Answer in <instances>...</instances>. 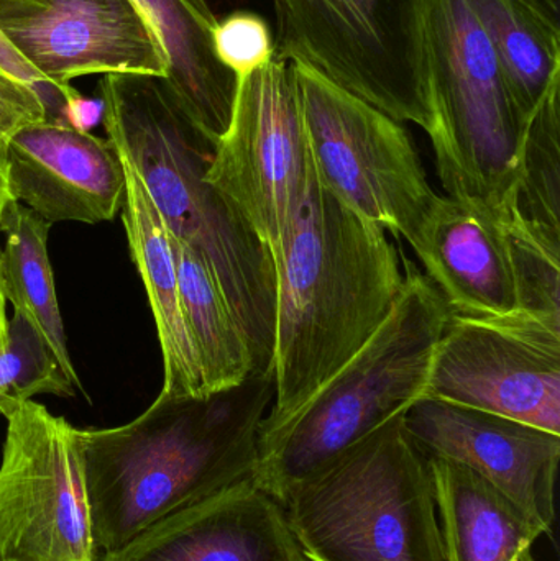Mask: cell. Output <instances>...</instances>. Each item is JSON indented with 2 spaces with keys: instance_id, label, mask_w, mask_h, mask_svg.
<instances>
[{
  "instance_id": "obj_18",
  "label": "cell",
  "mask_w": 560,
  "mask_h": 561,
  "mask_svg": "<svg viewBox=\"0 0 560 561\" xmlns=\"http://www.w3.org/2000/svg\"><path fill=\"white\" fill-rule=\"evenodd\" d=\"M167 55V84L194 127L216 147L232 121L237 76L219 61L207 0H134Z\"/></svg>"
},
{
  "instance_id": "obj_29",
  "label": "cell",
  "mask_w": 560,
  "mask_h": 561,
  "mask_svg": "<svg viewBox=\"0 0 560 561\" xmlns=\"http://www.w3.org/2000/svg\"><path fill=\"white\" fill-rule=\"evenodd\" d=\"M104 105L101 99H89L79 94L72 85L65 89V102H62L61 121L59 124L68 125L78 131L91 134L92 128L102 124Z\"/></svg>"
},
{
  "instance_id": "obj_32",
  "label": "cell",
  "mask_w": 560,
  "mask_h": 561,
  "mask_svg": "<svg viewBox=\"0 0 560 561\" xmlns=\"http://www.w3.org/2000/svg\"><path fill=\"white\" fill-rule=\"evenodd\" d=\"M515 561H536L535 557H533L532 550H528V552L522 553V556L518 557Z\"/></svg>"
},
{
  "instance_id": "obj_21",
  "label": "cell",
  "mask_w": 560,
  "mask_h": 561,
  "mask_svg": "<svg viewBox=\"0 0 560 561\" xmlns=\"http://www.w3.org/2000/svg\"><path fill=\"white\" fill-rule=\"evenodd\" d=\"M171 245L176 259L181 309L199 358L206 391L233 388L256 373L245 333L203 260L173 237Z\"/></svg>"
},
{
  "instance_id": "obj_19",
  "label": "cell",
  "mask_w": 560,
  "mask_h": 561,
  "mask_svg": "<svg viewBox=\"0 0 560 561\" xmlns=\"http://www.w3.org/2000/svg\"><path fill=\"white\" fill-rule=\"evenodd\" d=\"M444 561H515L546 534L508 494L457 461L430 457Z\"/></svg>"
},
{
  "instance_id": "obj_27",
  "label": "cell",
  "mask_w": 560,
  "mask_h": 561,
  "mask_svg": "<svg viewBox=\"0 0 560 561\" xmlns=\"http://www.w3.org/2000/svg\"><path fill=\"white\" fill-rule=\"evenodd\" d=\"M46 121V108L35 89L0 69V154L10 138L26 125Z\"/></svg>"
},
{
  "instance_id": "obj_6",
  "label": "cell",
  "mask_w": 560,
  "mask_h": 561,
  "mask_svg": "<svg viewBox=\"0 0 560 561\" xmlns=\"http://www.w3.org/2000/svg\"><path fill=\"white\" fill-rule=\"evenodd\" d=\"M434 0H273L276 56L393 121L434 134L427 25Z\"/></svg>"
},
{
  "instance_id": "obj_23",
  "label": "cell",
  "mask_w": 560,
  "mask_h": 561,
  "mask_svg": "<svg viewBox=\"0 0 560 561\" xmlns=\"http://www.w3.org/2000/svg\"><path fill=\"white\" fill-rule=\"evenodd\" d=\"M499 217L560 237V75L526 117Z\"/></svg>"
},
{
  "instance_id": "obj_5",
  "label": "cell",
  "mask_w": 560,
  "mask_h": 561,
  "mask_svg": "<svg viewBox=\"0 0 560 561\" xmlns=\"http://www.w3.org/2000/svg\"><path fill=\"white\" fill-rule=\"evenodd\" d=\"M388 422L299 484L283 510L311 561H444L430 457Z\"/></svg>"
},
{
  "instance_id": "obj_30",
  "label": "cell",
  "mask_w": 560,
  "mask_h": 561,
  "mask_svg": "<svg viewBox=\"0 0 560 561\" xmlns=\"http://www.w3.org/2000/svg\"><path fill=\"white\" fill-rule=\"evenodd\" d=\"M526 5L535 9L539 15L560 28V0H522Z\"/></svg>"
},
{
  "instance_id": "obj_9",
  "label": "cell",
  "mask_w": 560,
  "mask_h": 561,
  "mask_svg": "<svg viewBox=\"0 0 560 561\" xmlns=\"http://www.w3.org/2000/svg\"><path fill=\"white\" fill-rule=\"evenodd\" d=\"M232 121L214 148L206 180L278 255L301 209L312 161L293 65L275 58L237 78Z\"/></svg>"
},
{
  "instance_id": "obj_17",
  "label": "cell",
  "mask_w": 560,
  "mask_h": 561,
  "mask_svg": "<svg viewBox=\"0 0 560 561\" xmlns=\"http://www.w3.org/2000/svg\"><path fill=\"white\" fill-rule=\"evenodd\" d=\"M121 160L125 170L122 222L132 260L150 300L163 358V388L158 396L187 398L207 394L199 358L181 309L176 259L170 233L137 171L125 158L121 157Z\"/></svg>"
},
{
  "instance_id": "obj_31",
  "label": "cell",
  "mask_w": 560,
  "mask_h": 561,
  "mask_svg": "<svg viewBox=\"0 0 560 561\" xmlns=\"http://www.w3.org/2000/svg\"><path fill=\"white\" fill-rule=\"evenodd\" d=\"M12 196H10L9 181H7V164L5 158L0 154V206L5 207L10 203Z\"/></svg>"
},
{
  "instance_id": "obj_7",
  "label": "cell",
  "mask_w": 560,
  "mask_h": 561,
  "mask_svg": "<svg viewBox=\"0 0 560 561\" xmlns=\"http://www.w3.org/2000/svg\"><path fill=\"white\" fill-rule=\"evenodd\" d=\"M427 46L437 176L446 196L499 216L526 117L466 0H434Z\"/></svg>"
},
{
  "instance_id": "obj_16",
  "label": "cell",
  "mask_w": 560,
  "mask_h": 561,
  "mask_svg": "<svg viewBox=\"0 0 560 561\" xmlns=\"http://www.w3.org/2000/svg\"><path fill=\"white\" fill-rule=\"evenodd\" d=\"M408 243L450 316H518L512 253L502 220L492 210L456 197L437 196Z\"/></svg>"
},
{
  "instance_id": "obj_14",
  "label": "cell",
  "mask_w": 560,
  "mask_h": 561,
  "mask_svg": "<svg viewBox=\"0 0 560 561\" xmlns=\"http://www.w3.org/2000/svg\"><path fill=\"white\" fill-rule=\"evenodd\" d=\"M5 164L12 199L52 226L107 222L122 209L124 163L108 138L36 122L10 138Z\"/></svg>"
},
{
  "instance_id": "obj_26",
  "label": "cell",
  "mask_w": 560,
  "mask_h": 561,
  "mask_svg": "<svg viewBox=\"0 0 560 561\" xmlns=\"http://www.w3.org/2000/svg\"><path fill=\"white\" fill-rule=\"evenodd\" d=\"M214 48L219 61L237 78L263 68L276 55L268 23L250 12H236L217 22Z\"/></svg>"
},
{
  "instance_id": "obj_13",
  "label": "cell",
  "mask_w": 560,
  "mask_h": 561,
  "mask_svg": "<svg viewBox=\"0 0 560 561\" xmlns=\"http://www.w3.org/2000/svg\"><path fill=\"white\" fill-rule=\"evenodd\" d=\"M403 421L427 457L476 471L552 533L560 435L439 399L414 402Z\"/></svg>"
},
{
  "instance_id": "obj_4",
  "label": "cell",
  "mask_w": 560,
  "mask_h": 561,
  "mask_svg": "<svg viewBox=\"0 0 560 561\" xmlns=\"http://www.w3.org/2000/svg\"><path fill=\"white\" fill-rule=\"evenodd\" d=\"M380 329L288 421L260 428L253 483L285 504L332 460L423 399L449 319L443 296L411 260Z\"/></svg>"
},
{
  "instance_id": "obj_3",
  "label": "cell",
  "mask_w": 560,
  "mask_h": 561,
  "mask_svg": "<svg viewBox=\"0 0 560 561\" xmlns=\"http://www.w3.org/2000/svg\"><path fill=\"white\" fill-rule=\"evenodd\" d=\"M99 99L108 140L137 171L168 233L190 247L216 279L245 333L256 373L273 375L275 262L239 210L206 180L216 147L160 76H102Z\"/></svg>"
},
{
  "instance_id": "obj_11",
  "label": "cell",
  "mask_w": 560,
  "mask_h": 561,
  "mask_svg": "<svg viewBox=\"0 0 560 561\" xmlns=\"http://www.w3.org/2000/svg\"><path fill=\"white\" fill-rule=\"evenodd\" d=\"M423 398L560 435V332L525 316H450Z\"/></svg>"
},
{
  "instance_id": "obj_20",
  "label": "cell",
  "mask_w": 560,
  "mask_h": 561,
  "mask_svg": "<svg viewBox=\"0 0 560 561\" xmlns=\"http://www.w3.org/2000/svg\"><path fill=\"white\" fill-rule=\"evenodd\" d=\"M52 224L16 201H10L0 216V275L3 296L52 350L66 378L82 392L81 379L69 355L48 255Z\"/></svg>"
},
{
  "instance_id": "obj_15",
  "label": "cell",
  "mask_w": 560,
  "mask_h": 561,
  "mask_svg": "<svg viewBox=\"0 0 560 561\" xmlns=\"http://www.w3.org/2000/svg\"><path fill=\"white\" fill-rule=\"evenodd\" d=\"M98 561H311L253 480L158 520Z\"/></svg>"
},
{
  "instance_id": "obj_28",
  "label": "cell",
  "mask_w": 560,
  "mask_h": 561,
  "mask_svg": "<svg viewBox=\"0 0 560 561\" xmlns=\"http://www.w3.org/2000/svg\"><path fill=\"white\" fill-rule=\"evenodd\" d=\"M0 69L5 71L12 78L25 82L30 88L35 89L36 94L42 98L43 105L46 108V121L56 122L59 124L61 121L62 102L65 95L59 89L53 88L35 68L28 65L15 49L10 46V43L3 38L0 33Z\"/></svg>"
},
{
  "instance_id": "obj_10",
  "label": "cell",
  "mask_w": 560,
  "mask_h": 561,
  "mask_svg": "<svg viewBox=\"0 0 560 561\" xmlns=\"http://www.w3.org/2000/svg\"><path fill=\"white\" fill-rule=\"evenodd\" d=\"M5 421L0 561H98L78 428L32 399Z\"/></svg>"
},
{
  "instance_id": "obj_25",
  "label": "cell",
  "mask_w": 560,
  "mask_h": 561,
  "mask_svg": "<svg viewBox=\"0 0 560 561\" xmlns=\"http://www.w3.org/2000/svg\"><path fill=\"white\" fill-rule=\"evenodd\" d=\"M78 389L59 368L52 350L20 313L9 322V343L0 350V415L38 394L75 398Z\"/></svg>"
},
{
  "instance_id": "obj_8",
  "label": "cell",
  "mask_w": 560,
  "mask_h": 561,
  "mask_svg": "<svg viewBox=\"0 0 560 561\" xmlns=\"http://www.w3.org/2000/svg\"><path fill=\"white\" fill-rule=\"evenodd\" d=\"M292 65L316 176L362 219L410 242L437 197L410 131L309 66Z\"/></svg>"
},
{
  "instance_id": "obj_12",
  "label": "cell",
  "mask_w": 560,
  "mask_h": 561,
  "mask_svg": "<svg viewBox=\"0 0 560 561\" xmlns=\"http://www.w3.org/2000/svg\"><path fill=\"white\" fill-rule=\"evenodd\" d=\"M0 33L62 94L81 76L167 78L163 46L134 0H0Z\"/></svg>"
},
{
  "instance_id": "obj_2",
  "label": "cell",
  "mask_w": 560,
  "mask_h": 561,
  "mask_svg": "<svg viewBox=\"0 0 560 561\" xmlns=\"http://www.w3.org/2000/svg\"><path fill=\"white\" fill-rule=\"evenodd\" d=\"M273 262L275 398L260 428L298 412L380 329L404 284L387 232L332 196L315 168Z\"/></svg>"
},
{
  "instance_id": "obj_24",
  "label": "cell",
  "mask_w": 560,
  "mask_h": 561,
  "mask_svg": "<svg viewBox=\"0 0 560 561\" xmlns=\"http://www.w3.org/2000/svg\"><path fill=\"white\" fill-rule=\"evenodd\" d=\"M500 220L512 253L519 316L560 332V237L516 220Z\"/></svg>"
},
{
  "instance_id": "obj_22",
  "label": "cell",
  "mask_w": 560,
  "mask_h": 561,
  "mask_svg": "<svg viewBox=\"0 0 560 561\" xmlns=\"http://www.w3.org/2000/svg\"><path fill=\"white\" fill-rule=\"evenodd\" d=\"M485 32L519 112L528 117L560 75V28L522 0H466Z\"/></svg>"
},
{
  "instance_id": "obj_1",
  "label": "cell",
  "mask_w": 560,
  "mask_h": 561,
  "mask_svg": "<svg viewBox=\"0 0 560 561\" xmlns=\"http://www.w3.org/2000/svg\"><path fill=\"white\" fill-rule=\"evenodd\" d=\"M273 375L222 391L160 398L128 424L78 428L92 540L115 552L158 520L253 480Z\"/></svg>"
}]
</instances>
